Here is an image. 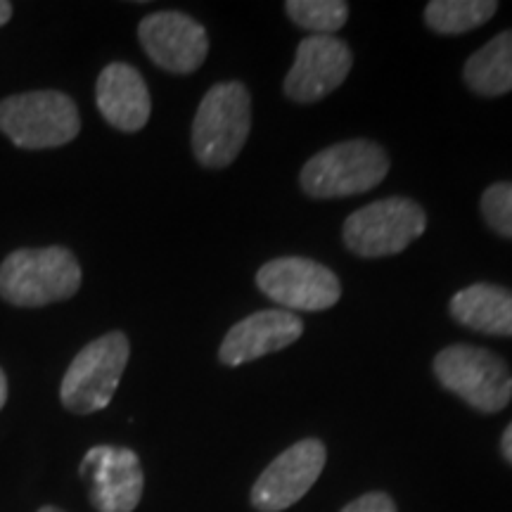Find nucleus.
<instances>
[{
  "instance_id": "1",
  "label": "nucleus",
  "mask_w": 512,
  "mask_h": 512,
  "mask_svg": "<svg viewBox=\"0 0 512 512\" xmlns=\"http://www.w3.org/2000/svg\"><path fill=\"white\" fill-rule=\"evenodd\" d=\"M81 280V266L72 249L60 245L17 249L0 264V299L19 309H38L72 299Z\"/></svg>"
},
{
  "instance_id": "2",
  "label": "nucleus",
  "mask_w": 512,
  "mask_h": 512,
  "mask_svg": "<svg viewBox=\"0 0 512 512\" xmlns=\"http://www.w3.org/2000/svg\"><path fill=\"white\" fill-rule=\"evenodd\" d=\"M252 131V98L245 83L211 86L192 121V152L207 169H226L238 159Z\"/></svg>"
},
{
  "instance_id": "3",
  "label": "nucleus",
  "mask_w": 512,
  "mask_h": 512,
  "mask_svg": "<svg viewBox=\"0 0 512 512\" xmlns=\"http://www.w3.org/2000/svg\"><path fill=\"white\" fill-rule=\"evenodd\" d=\"M389 174V157L373 140H347L313 155L304 164L302 190L313 200L363 195Z\"/></svg>"
},
{
  "instance_id": "4",
  "label": "nucleus",
  "mask_w": 512,
  "mask_h": 512,
  "mask_svg": "<svg viewBox=\"0 0 512 512\" xmlns=\"http://www.w3.org/2000/svg\"><path fill=\"white\" fill-rule=\"evenodd\" d=\"M0 133L19 150H53L81 133L76 102L62 91H29L0 100Z\"/></svg>"
},
{
  "instance_id": "5",
  "label": "nucleus",
  "mask_w": 512,
  "mask_h": 512,
  "mask_svg": "<svg viewBox=\"0 0 512 512\" xmlns=\"http://www.w3.org/2000/svg\"><path fill=\"white\" fill-rule=\"evenodd\" d=\"M128 356H131V342L119 330L86 344L62 377V406L76 415H91L110 406L128 366Z\"/></svg>"
},
{
  "instance_id": "6",
  "label": "nucleus",
  "mask_w": 512,
  "mask_h": 512,
  "mask_svg": "<svg viewBox=\"0 0 512 512\" xmlns=\"http://www.w3.org/2000/svg\"><path fill=\"white\" fill-rule=\"evenodd\" d=\"M434 375L441 387L479 413H498L512 399V373L494 351L470 344H453L434 358Z\"/></svg>"
},
{
  "instance_id": "7",
  "label": "nucleus",
  "mask_w": 512,
  "mask_h": 512,
  "mask_svg": "<svg viewBox=\"0 0 512 512\" xmlns=\"http://www.w3.org/2000/svg\"><path fill=\"white\" fill-rule=\"evenodd\" d=\"M427 228L425 209L408 197H387L366 204L344 221V245L356 256L382 259L401 254L422 238Z\"/></svg>"
},
{
  "instance_id": "8",
  "label": "nucleus",
  "mask_w": 512,
  "mask_h": 512,
  "mask_svg": "<svg viewBox=\"0 0 512 512\" xmlns=\"http://www.w3.org/2000/svg\"><path fill=\"white\" fill-rule=\"evenodd\" d=\"M256 285L275 304L287 311H325L342 297L337 275L323 264L304 256H280L256 273Z\"/></svg>"
},
{
  "instance_id": "9",
  "label": "nucleus",
  "mask_w": 512,
  "mask_h": 512,
  "mask_svg": "<svg viewBox=\"0 0 512 512\" xmlns=\"http://www.w3.org/2000/svg\"><path fill=\"white\" fill-rule=\"evenodd\" d=\"M79 477L98 512H133L143 498V465L126 446H93L81 460Z\"/></svg>"
},
{
  "instance_id": "10",
  "label": "nucleus",
  "mask_w": 512,
  "mask_h": 512,
  "mask_svg": "<svg viewBox=\"0 0 512 512\" xmlns=\"http://www.w3.org/2000/svg\"><path fill=\"white\" fill-rule=\"evenodd\" d=\"M328 451L323 441L304 439L287 448L261 472L252 486V505L259 512H280L309 494L323 472Z\"/></svg>"
},
{
  "instance_id": "11",
  "label": "nucleus",
  "mask_w": 512,
  "mask_h": 512,
  "mask_svg": "<svg viewBox=\"0 0 512 512\" xmlns=\"http://www.w3.org/2000/svg\"><path fill=\"white\" fill-rule=\"evenodd\" d=\"M143 50L157 67L171 74H192L209 53L207 29L178 10H159L138 24Z\"/></svg>"
},
{
  "instance_id": "12",
  "label": "nucleus",
  "mask_w": 512,
  "mask_h": 512,
  "mask_svg": "<svg viewBox=\"0 0 512 512\" xmlns=\"http://www.w3.org/2000/svg\"><path fill=\"white\" fill-rule=\"evenodd\" d=\"M351 50L337 36H306L285 76V95L311 105L337 91L351 72Z\"/></svg>"
},
{
  "instance_id": "13",
  "label": "nucleus",
  "mask_w": 512,
  "mask_h": 512,
  "mask_svg": "<svg viewBox=\"0 0 512 512\" xmlns=\"http://www.w3.org/2000/svg\"><path fill=\"white\" fill-rule=\"evenodd\" d=\"M304 332L302 318L290 311L266 309L242 318L223 337L219 358L223 366L238 368L242 363L283 351Z\"/></svg>"
},
{
  "instance_id": "14",
  "label": "nucleus",
  "mask_w": 512,
  "mask_h": 512,
  "mask_svg": "<svg viewBox=\"0 0 512 512\" xmlns=\"http://www.w3.org/2000/svg\"><path fill=\"white\" fill-rule=\"evenodd\" d=\"M95 102L107 124L117 131H143L152 114L150 91L143 74L126 62H112L95 83Z\"/></svg>"
},
{
  "instance_id": "15",
  "label": "nucleus",
  "mask_w": 512,
  "mask_h": 512,
  "mask_svg": "<svg viewBox=\"0 0 512 512\" xmlns=\"http://www.w3.org/2000/svg\"><path fill=\"white\" fill-rule=\"evenodd\" d=\"M451 316L463 328L482 335L512 337V290L501 285L477 283L451 297Z\"/></svg>"
},
{
  "instance_id": "16",
  "label": "nucleus",
  "mask_w": 512,
  "mask_h": 512,
  "mask_svg": "<svg viewBox=\"0 0 512 512\" xmlns=\"http://www.w3.org/2000/svg\"><path fill=\"white\" fill-rule=\"evenodd\" d=\"M463 79L472 93L498 98L512 91V29L501 31L465 62Z\"/></svg>"
},
{
  "instance_id": "17",
  "label": "nucleus",
  "mask_w": 512,
  "mask_h": 512,
  "mask_svg": "<svg viewBox=\"0 0 512 512\" xmlns=\"http://www.w3.org/2000/svg\"><path fill=\"white\" fill-rule=\"evenodd\" d=\"M496 10V0H432L425 8V22L441 36H456L482 27Z\"/></svg>"
},
{
  "instance_id": "18",
  "label": "nucleus",
  "mask_w": 512,
  "mask_h": 512,
  "mask_svg": "<svg viewBox=\"0 0 512 512\" xmlns=\"http://www.w3.org/2000/svg\"><path fill=\"white\" fill-rule=\"evenodd\" d=\"M285 10L292 22L311 31V36H332L349 19V5L342 0H290Z\"/></svg>"
},
{
  "instance_id": "19",
  "label": "nucleus",
  "mask_w": 512,
  "mask_h": 512,
  "mask_svg": "<svg viewBox=\"0 0 512 512\" xmlns=\"http://www.w3.org/2000/svg\"><path fill=\"white\" fill-rule=\"evenodd\" d=\"M482 214L494 233L512 240V183H494L484 190Z\"/></svg>"
},
{
  "instance_id": "20",
  "label": "nucleus",
  "mask_w": 512,
  "mask_h": 512,
  "mask_svg": "<svg viewBox=\"0 0 512 512\" xmlns=\"http://www.w3.org/2000/svg\"><path fill=\"white\" fill-rule=\"evenodd\" d=\"M342 512H396V505L392 498L382 494V491H370V494L344 505Z\"/></svg>"
},
{
  "instance_id": "21",
  "label": "nucleus",
  "mask_w": 512,
  "mask_h": 512,
  "mask_svg": "<svg viewBox=\"0 0 512 512\" xmlns=\"http://www.w3.org/2000/svg\"><path fill=\"white\" fill-rule=\"evenodd\" d=\"M501 451H503L505 460H508V463L512 465V422L508 425V430L503 432V439H501Z\"/></svg>"
},
{
  "instance_id": "22",
  "label": "nucleus",
  "mask_w": 512,
  "mask_h": 512,
  "mask_svg": "<svg viewBox=\"0 0 512 512\" xmlns=\"http://www.w3.org/2000/svg\"><path fill=\"white\" fill-rule=\"evenodd\" d=\"M12 12H15L12 3H8V0H0V27H5V24L10 22Z\"/></svg>"
},
{
  "instance_id": "23",
  "label": "nucleus",
  "mask_w": 512,
  "mask_h": 512,
  "mask_svg": "<svg viewBox=\"0 0 512 512\" xmlns=\"http://www.w3.org/2000/svg\"><path fill=\"white\" fill-rule=\"evenodd\" d=\"M5 403H8V377H5L3 368H0V411L5 408Z\"/></svg>"
},
{
  "instance_id": "24",
  "label": "nucleus",
  "mask_w": 512,
  "mask_h": 512,
  "mask_svg": "<svg viewBox=\"0 0 512 512\" xmlns=\"http://www.w3.org/2000/svg\"><path fill=\"white\" fill-rule=\"evenodd\" d=\"M38 512H64V510L57 508V505H43V508L38 510Z\"/></svg>"
}]
</instances>
